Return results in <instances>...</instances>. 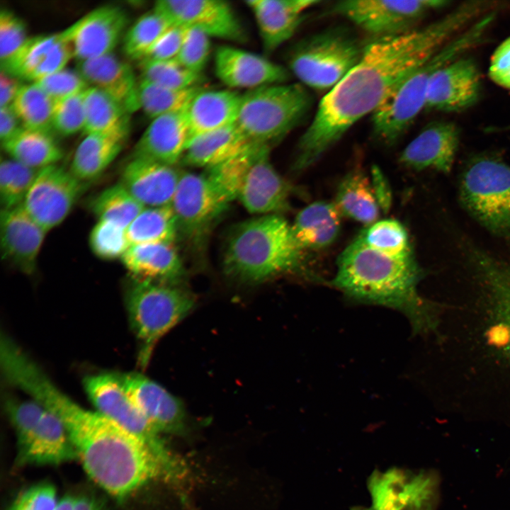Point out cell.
Masks as SVG:
<instances>
[{
    "mask_svg": "<svg viewBox=\"0 0 510 510\" xmlns=\"http://www.w3.org/2000/svg\"><path fill=\"white\" fill-rule=\"evenodd\" d=\"M480 6L468 1L407 33L372 40L360 62L321 100L298 141L295 171L317 162L361 118L373 113L403 77L475 22Z\"/></svg>",
    "mask_w": 510,
    "mask_h": 510,
    "instance_id": "obj_1",
    "label": "cell"
},
{
    "mask_svg": "<svg viewBox=\"0 0 510 510\" xmlns=\"http://www.w3.org/2000/svg\"><path fill=\"white\" fill-rule=\"evenodd\" d=\"M13 383L60 419L86 472L114 498L123 500L152 479L165 477L159 461L143 442L72 400L35 361L22 365Z\"/></svg>",
    "mask_w": 510,
    "mask_h": 510,
    "instance_id": "obj_2",
    "label": "cell"
},
{
    "mask_svg": "<svg viewBox=\"0 0 510 510\" xmlns=\"http://www.w3.org/2000/svg\"><path fill=\"white\" fill-rule=\"evenodd\" d=\"M424 271L414 255L388 256L356 238L339 255L332 285L356 302L403 313L415 332L435 329L436 306L419 292Z\"/></svg>",
    "mask_w": 510,
    "mask_h": 510,
    "instance_id": "obj_3",
    "label": "cell"
},
{
    "mask_svg": "<svg viewBox=\"0 0 510 510\" xmlns=\"http://www.w3.org/2000/svg\"><path fill=\"white\" fill-rule=\"evenodd\" d=\"M304 251L291 225L280 215H266L239 224L223 255L225 273L247 283H260L302 268Z\"/></svg>",
    "mask_w": 510,
    "mask_h": 510,
    "instance_id": "obj_4",
    "label": "cell"
},
{
    "mask_svg": "<svg viewBox=\"0 0 510 510\" xmlns=\"http://www.w3.org/2000/svg\"><path fill=\"white\" fill-rule=\"evenodd\" d=\"M496 17L494 12L485 14L397 82L372 113L373 135L377 142L391 146L404 135L425 108L434 73L480 45Z\"/></svg>",
    "mask_w": 510,
    "mask_h": 510,
    "instance_id": "obj_5",
    "label": "cell"
},
{
    "mask_svg": "<svg viewBox=\"0 0 510 510\" xmlns=\"http://www.w3.org/2000/svg\"><path fill=\"white\" fill-rule=\"evenodd\" d=\"M312 104L301 83L262 86L242 94L236 125L251 142L271 147L306 119Z\"/></svg>",
    "mask_w": 510,
    "mask_h": 510,
    "instance_id": "obj_6",
    "label": "cell"
},
{
    "mask_svg": "<svg viewBox=\"0 0 510 510\" xmlns=\"http://www.w3.org/2000/svg\"><path fill=\"white\" fill-rule=\"evenodd\" d=\"M458 198L482 227L510 242V164L492 154L472 157L460 174Z\"/></svg>",
    "mask_w": 510,
    "mask_h": 510,
    "instance_id": "obj_7",
    "label": "cell"
},
{
    "mask_svg": "<svg viewBox=\"0 0 510 510\" xmlns=\"http://www.w3.org/2000/svg\"><path fill=\"white\" fill-rule=\"evenodd\" d=\"M132 279L125 304L139 343L138 363L144 368L158 340L191 310L194 299L175 284Z\"/></svg>",
    "mask_w": 510,
    "mask_h": 510,
    "instance_id": "obj_8",
    "label": "cell"
},
{
    "mask_svg": "<svg viewBox=\"0 0 510 510\" xmlns=\"http://www.w3.org/2000/svg\"><path fill=\"white\" fill-rule=\"evenodd\" d=\"M366 46L345 27L327 28L295 46L289 69L302 85L328 92L360 62Z\"/></svg>",
    "mask_w": 510,
    "mask_h": 510,
    "instance_id": "obj_9",
    "label": "cell"
},
{
    "mask_svg": "<svg viewBox=\"0 0 510 510\" xmlns=\"http://www.w3.org/2000/svg\"><path fill=\"white\" fill-rule=\"evenodd\" d=\"M83 385L96 410L143 442L159 461L166 478L181 472L160 433L129 397L115 373L88 375Z\"/></svg>",
    "mask_w": 510,
    "mask_h": 510,
    "instance_id": "obj_10",
    "label": "cell"
},
{
    "mask_svg": "<svg viewBox=\"0 0 510 510\" xmlns=\"http://www.w3.org/2000/svg\"><path fill=\"white\" fill-rule=\"evenodd\" d=\"M446 0H343L332 5L329 13L349 20L373 40L395 37L414 29L431 11L445 8Z\"/></svg>",
    "mask_w": 510,
    "mask_h": 510,
    "instance_id": "obj_11",
    "label": "cell"
},
{
    "mask_svg": "<svg viewBox=\"0 0 510 510\" xmlns=\"http://www.w3.org/2000/svg\"><path fill=\"white\" fill-rule=\"evenodd\" d=\"M228 205L205 173L182 172L170 204L178 234L198 241Z\"/></svg>",
    "mask_w": 510,
    "mask_h": 510,
    "instance_id": "obj_12",
    "label": "cell"
},
{
    "mask_svg": "<svg viewBox=\"0 0 510 510\" xmlns=\"http://www.w3.org/2000/svg\"><path fill=\"white\" fill-rule=\"evenodd\" d=\"M83 190V181L57 164L39 170L22 206L47 232L68 216Z\"/></svg>",
    "mask_w": 510,
    "mask_h": 510,
    "instance_id": "obj_13",
    "label": "cell"
},
{
    "mask_svg": "<svg viewBox=\"0 0 510 510\" xmlns=\"http://www.w3.org/2000/svg\"><path fill=\"white\" fill-rule=\"evenodd\" d=\"M154 8L174 25L198 30L210 38L244 42L246 33L232 6L222 0H159Z\"/></svg>",
    "mask_w": 510,
    "mask_h": 510,
    "instance_id": "obj_14",
    "label": "cell"
},
{
    "mask_svg": "<svg viewBox=\"0 0 510 510\" xmlns=\"http://www.w3.org/2000/svg\"><path fill=\"white\" fill-rule=\"evenodd\" d=\"M481 74L476 61L463 55L447 63L433 75L425 108L446 113L464 111L479 101Z\"/></svg>",
    "mask_w": 510,
    "mask_h": 510,
    "instance_id": "obj_15",
    "label": "cell"
},
{
    "mask_svg": "<svg viewBox=\"0 0 510 510\" xmlns=\"http://www.w3.org/2000/svg\"><path fill=\"white\" fill-rule=\"evenodd\" d=\"M271 147L257 144L238 199L251 213L279 215L289 208L291 187L270 160Z\"/></svg>",
    "mask_w": 510,
    "mask_h": 510,
    "instance_id": "obj_16",
    "label": "cell"
},
{
    "mask_svg": "<svg viewBox=\"0 0 510 510\" xmlns=\"http://www.w3.org/2000/svg\"><path fill=\"white\" fill-rule=\"evenodd\" d=\"M128 23V16L115 5L99 6L66 28L74 56L84 61L113 53Z\"/></svg>",
    "mask_w": 510,
    "mask_h": 510,
    "instance_id": "obj_17",
    "label": "cell"
},
{
    "mask_svg": "<svg viewBox=\"0 0 510 510\" xmlns=\"http://www.w3.org/2000/svg\"><path fill=\"white\" fill-rule=\"evenodd\" d=\"M214 67L219 80L232 90L250 91L285 83L290 74L284 67L268 58L230 45L217 48Z\"/></svg>",
    "mask_w": 510,
    "mask_h": 510,
    "instance_id": "obj_18",
    "label": "cell"
},
{
    "mask_svg": "<svg viewBox=\"0 0 510 510\" xmlns=\"http://www.w3.org/2000/svg\"><path fill=\"white\" fill-rule=\"evenodd\" d=\"M74 56L67 30L28 38L20 50L1 64V71L35 82L65 68Z\"/></svg>",
    "mask_w": 510,
    "mask_h": 510,
    "instance_id": "obj_19",
    "label": "cell"
},
{
    "mask_svg": "<svg viewBox=\"0 0 510 510\" xmlns=\"http://www.w3.org/2000/svg\"><path fill=\"white\" fill-rule=\"evenodd\" d=\"M368 484L372 505L364 510H426L432 494L429 476L397 468L375 470Z\"/></svg>",
    "mask_w": 510,
    "mask_h": 510,
    "instance_id": "obj_20",
    "label": "cell"
},
{
    "mask_svg": "<svg viewBox=\"0 0 510 510\" xmlns=\"http://www.w3.org/2000/svg\"><path fill=\"white\" fill-rule=\"evenodd\" d=\"M460 142V130L453 122L434 121L426 125L403 149L400 162L405 167L447 174L453 169Z\"/></svg>",
    "mask_w": 510,
    "mask_h": 510,
    "instance_id": "obj_21",
    "label": "cell"
},
{
    "mask_svg": "<svg viewBox=\"0 0 510 510\" xmlns=\"http://www.w3.org/2000/svg\"><path fill=\"white\" fill-rule=\"evenodd\" d=\"M115 374L129 397L158 432L176 434L184 430L186 414L178 399L142 373Z\"/></svg>",
    "mask_w": 510,
    "mask_h": 510,
    "instance_id": "obj_22",
    "label": "cell"
},
{
    "mask_svg": "<svg viewBox=\"0 0 510 510\" xmlns=\"http://www.w3.org/2000/svg\"><path fill=\"white\" fill-rule=\"evenodd\" d=\"M47 233L22 205L1 210V257L21 272L31 274L35 271Z\"/></svg>",
    "mask_w": 510,
    "mask_h": 510,
    "instance_id": "obj_23",
    "label": "cell"
},
{
    "mask_svg": "<svg viewBox=\"0 0 510 510\" xmlns=\"http://www.w3.org/2000/svg\"><path fill=\"white\" fill-rule=\"evenodd\" d=\"M181 174L174 166L133 156L120 183L144 207L165 206L170 205Z\"/></svg>",
    "mask_w": 510,
    "mask_h": 510,
    "instance_id": "obj_24",
    "label": "cell"
},
{
    "mask_svg": "<svg viewBox=\"0 0 510 510\" xmlns=\"http://www.w3.org/2000/svg\"><path fill=\"white\" fill-rule=\"evenodd\" d=\"M320 0H247L255 18L263 47L272 52L295 34L305 13Z\"/></svg>",
    "mask_w": 510,
    "mask_h": 510,
    "instance_id": "obj_25",
    "label": "cell"
},
{
    "mask_svg": "<svg viewBox=\"0 0 510 510\" xmlns=\"http://www.w3.org/2000/svg\"><path fill=\"white\" fill-rule=\"evenodd\" d=\"M77 71L90 86L106 94L129 114L140 109L133 69L113 53L78 62Z\"/></svg>",
    "mask_w": 510,
    "mask_h": 510,
    "instance_id": "obj_26",
    "label": "cell"
},
{
    "mask_svg": "<svg viewBox=\"0 0 510 510\" xmlns=\"http://www.w3.org/2000/svg\"><path fill=\"white\" fill-rule=\"evenodd\" d=\"M77 459L60 419L45 409L23 446L18 449V465H57Z\"/></svg>",
    "mask_w": 510,
    "mask_h": 510,
    "instance_id": "obj_27",
    "label": "cell"
},
{
    "mask_svg": "<svg viewBox=\"0 0 510 510\" xmlns=\"http://www.w3.org/2000/svg\"><path fill=\"white\" fill-rule=\"evenodd\" d=\"M241 100L242 94L232 89L201 88L198 91L184 111L188 144L201 135L236 124Z\"/></svg>",
    "mask_w": 510,
    "mask_h": 510,
    "instance_id": "obj_28",
    "label": "cell"
},
{
    "mask_svg": "<svg viewBox=\"0 0 510 510\" xmlns=\"http://www.w3.org/2000/svg\"><path fill=\"white\" fill-rule=\"evenodd\" d=\"M188 141L183 112L152 119L137 142L133 156L174 166L183 157Z\"/></svg>",
    "mask_w": 510,
    "mask_h": 510,
    "instance_id": "obj_29",
    "label": "cell"
},
{
    "mask_svg": "<svg viewBox=\"0 0 510 510\" xmlns=\"http://www.w3.org/2000/svg\"><path fill=\"white\" fill-rule=\"evenodd\" d=\"M121 261L132 278L170 283L183 272L181 259L173 243L131 245Z\"/></svg>",
    "mask_w": 510,
    "mask_h": 510,
    "instance_id": "obj_30",
    "label": "cell"
},
{
    "mask_svg": "<svg viewBox=\"0 0 510 510\" xmlns=\"http://www.w3.org/2000/svg\"><path fill=\"white\" fill-rule=\"evenodd\" d=\"M252 144L234 124L191 140L181 162L188 166L207 169L240 154Z\"/></svg>",
    "mask_w": 510,
    "mask_h": 510,
    "instance_id": "obj_31",
    "label": "cell"
},
{
    "mask_svg": "<svg viewBox=\"0 0 510 510\" xmlns=\"http://www.w3.org/2000/svg\"><path fill=\"white\" fill-rule=\"evenodd\" d=\"M341 217L334 203L314 202L299 212L292 231L303 250L324 249L338 237Z\"/></svg>",
    "mask_w": 510,
    "mask_h": 510,
    "instance_id": "obj_32",
    "label": "cell"
},
{
    "mask_svg": "<svg viewBox=\"0 0 510 510\" xmlns=\"http://www.w3.org/2000/svg\"><path fill=\"white\" fill-rule=\"evenodd\" d=\"M1 144L10 158L35 169L57 164L63 157L61 147L50 132L21 127Z\"/></svg>",
    "mask_w": 510,
    "mask_h": 510,
    "instance_id": "obj_33",
    "label": "cell"
},
{
    "mask_svg": "<svg viewBox=\"0 0 510 510\" xmlns=\"http://www.w3.org/2000/svg\"><path fill=\"white\" fill-rule=\"evenodd\" d=\"M129 115L118 102L101 90L90 86L86 91V135H105L125 140L129 132Z\"/></svg>",
    "mask_w": 510,
    "mask_h": 510,
    "instance_id": "obj_34",
    "label": "cell"
},
{
    "mask_svg": "<svg viewBox=\"0 0 510 510\" xmlns=\"http://www.w3.org/2000/svg\"><path fill=\"white\" fill-rule=\"evenodd\" d=\"M334 204L341 215L368 226L378 221L380 210L373 186L358 171L350 172L342 179Z\"/></svg>",
    "mask_w": 510,
    "mask_h": 510,
    "instance_id": "obj_35",
    "label": "cell"
},
{
    "mask_svg": "<svg viewBox=\"0 0 510 510\" xmlns=\"http://www.w3.org/2000/svg\"><path fill=\"white\" fill-rule=\"evenodd\" d=\"M125 141L105 135H86L75 151L70 171L83 182L96 178L118 157Z\"/></svg>",
    "mask_w": 510,
    "mask_h": 510,
    "instance_id": "obj_36",
    "label": "cell"
},
{
    "mask_svg": "<svg viewBox=\"0 0 510 510\" xmlns=\"http://www.w3.org/2000/svg\"><path fill=\"white\" fill-rule=\"evenodd\" d=\"M178 235L171 205L146 207L126 229L130 245L174 243Z\"/></svg>",
    "mask_w": 510,
    "mask_h": 510,
    "instance_id": "obj_37",
    "label": "cell"
},
{
    "mask_svg": "<svg viewBox=\"0 0 510 510\" xmlns=\"http://www.w3.org/2000/svg\"><path fill=\"white\" fill-rule=\"evenodd\" d=\"M89 205L98 220L112 222L125 230L146 208L120 183L103 190L91 200Z\"/></svg>",
    "mask_w": 510,
    "mask_h": 510,
    "instance_id": "obj_38",
    "label": "cell"
},
{
    "mask_svg": "<svg viewBox=\"0 0 510 510\" xmlns=\"http://www.w3.org/2000/svg\"><path fill=\"white\" fill-rule=\"evenodd\" d=\"M138 97L140 109L154 119L157 117L183 112L195 94L202 87L174 89L159 86L147 80L138 81Z\"/></svg>",
    "mask_w": 510,
    "mask_h": 510,
    "instance_id": "obj_39",
    "label": "cell"
},
{
    "mask_svg": "<svg viewBox=\"0 0 510 510\" xmlns=\"http://www.w3.org/2000/svg\"><path fill=\"white\" fill-rule=\"evenodd\" d=\"M54 101L35 83L23 84L11 105L23 128L50 132Z\"/></svg>",
    "mask_w": 510,
    "mask_h": 510,
    "instance_id": "obj_40",
    "label": "cell"
},
{
    "mask_svg": "<svg viewBox=\"0 0 510 510\" xmlns=\"http://www.w3.org/2000/svg\"><path fill=\"white\" fill-rule=\"evenodd\" d=\"M356 238L368 247L388 256L404 257L414 254L406 228L395 220L376 221Z\"/></svg>",
    "mask_w": 510,
    "mask_h": 510,
    "instance_id": "obj_41",
    "label": "cell"
},
{
    "mask_svg": "<svg viewBox=\"0 0 510 510\" xmlns=\"http://www.w3.org/2000/svg\"><path fill=\"white\" fill-rule=\"evenodd\" d=\"M172 25L163 13L153 8L140 16L126 32L123 40L125 55L140 62Z\"/></svg>",
    "mask_w": 510,
    "mask_h": 510,
    "instance_id": "obj_42",
    "label": "cell"
},
{
    "mask_svg": "<svg viewBox=\"0 0 510 510\" xmlns=\"http://www.w3.org/2000/svg\"><path fill=\"white\" fill-rule=\"evenodd\" d=\"M256 145L257 144H252L240 154L206 169L205 175L228 204L238 199Z\"/></svg>",
    "mask_w": 510,
    "mask_h": 510,
    "instance_id": "obj_43",
    "label": "cell"
},
{
    "mask_svg": "<svg viewBox=\"0 0 510 510\" xmlns=\"http://www.w3.org/2000/svg\"><path fill=\"white\" fill-rule=\"evenodd\" d=\"M40 169L27 166L11 158L0 164V200L1 210L22 205Z\"/></svg>",
    "mask_w": 510,
    "mask_h": 510,
    "instance_id": "obj_44",
    "label": "cell"
},
{
    "mask_svg": "<svg viewBox=\"0 0 510 510\" xmlns=\"http://www.w3.org/2000/svg\"><path fill=\"white\" fill-rule=\"evenodd\" d=\"M141 79L159 86L183 89L200 86L202 74L187 69L175 59L140 62Z\"/></svg>",
    "mask_w": 510,
    "mask_h": 510,
    "instance_id": "obj_45",
    "label": "cell"
},
{
    "mask_svg": "<svg viewBox=\"0 0 510 510\" xmlns=\"http://www.w3.org/2000/svg\"><path fill=\"white\" fill-rule=\"evenodd\" d=\"M89 246L99 259H120L130 247L126 230L108 221L98 220L91 230Z\"/></svg>",
    "mask_w": 510,
    "mask_h": 510,
    "instance_id": "obj_46",
    "label": "cell"
},
{
    "mask_svg": "<svg viewBox=\"0 0 510 510\" xmlns=\"http://www.w3.org/2000/svg\"><path fill=\"white\" fill-rule=\"evenodd\" d=\"M86 91L55 102L52 129L63 136H70L81 130L84 131Z\"/></svg>",
    "mask_w": 510,
    "mask_h": 510,
    "instance_id": "obj_47",
    "label": "cell"
},
{
    "mask_svg": "<svg viewBox=\"0 0 510 510\" xmlns=\"http://www.w3.org/2000/svg\"><path fill=\"white\" fill-rule=\"evenodd\" d=\"M210 39L198 30L187 28L182 45L175 60L191 72L202 74L210 54Z\"/></svg>",
    "mask_w": 510,
    "mask_h": 510,
    "instance_id": "obj_48",
    "label": "cell"
},
{
    "mask_svg": "<svg viewBox=\"0 0 510 510\" xmlns=\"http://www.w3.org/2000/svg\"><path fill=\"white\" fill-rule=\"evenodd\" d=\"M54 102L82 93L90 87L77 72L64 68L35 81Z\"/></svg>",
    "mask_w": 510,
    "mask_h": 510,
    "instance_id": "obj_49",
    "label": "cell"
},
{
    "mask_svg": "<svg viewBox=\"0 0 510 510\" xmlns=\"http://www.w3.org/2000/svg\"><path fill=\"white\" fill-rule=\"evenodd\" d=\"M28 38L21 18L12 11L4 8L0 11V60L1 64L10 60L23 45Z\"/></svg>",
    "mask_w": 510,
    "mask_h": 510,
    "instance_id": "obj_50",
    "label": "cell"
},
{
    "mask_svg": "<svg viewBox=\"0 0 510 510\" xmlns=\"http://www.w3.org/2000/svg\"><path fill=\"white\" fill-rule=\"evenodd\" d=\"M59 500L55 486L41 482L21 493L8 510H55Z\"/></svg>",
    "mask_w": 510,
    "mask_h": 510,
    "instance_id": "obj_51",
    "label": "cell"
},
{
    "mask_svg": "<svg viewBox=\"0 0 510 510\" xmlns=\"http://www.w3.org/2000/svg\"><path fill=\"white\" fill-rule=\"evenodd\" d=\"M187 28L172 25L140 61L166 60L176 57L184 40Z\"/></svg>",
    "mask_w": 510,
    "mask_h": 510,
    "instance_id": "obj_52",
    "label": "cell"
},
{
    "mask_svg": "<svg viewBox=\"0 0 510 510\" xmlns=\"http://www.w3.org/2000/svg\"><path fill=\"white\" fill-rule=\"evenodd\" d=\"M488 74L494 84L510 90V36L494 50L491 57Z\"/></svg>",
    "mask_w": 510,
    "mask_h": 510,
    "instance_id": "obj_53",
    "label": "cell"
},
{
    "mask_svg": "<svg viewBox=\"0 0 510 510\" xmlns=\"http://www.w3.org/2000/svg\"><path fill=\"white\" fill-rule=\"evenodd\" d=\"M55 510H106L101 500L86 494H69L59 500Z\"/></svg>",
    "mask_w": 510,
    "mask_h": 510,
    "instance_id": "obj_54",
    "label": "cell"
},
{
    "mask_svg": "<svg viewBox=\"0 0 510 510\" xmlns=\"http://www.w3.org/2000/svg\"><path fill=\"white\" fill-rule=\"evenodd\" d=\"M11 106L0 107V138L1 143L13 137L22 127Z\"/></svg>",
    "mask_w": 510,
    "mask_h": 510,
    "instance_id": "obj_55",
    "label": "cell"
},
{
    "mask_svg": "<svg viewBox=\"0 0 510 510\" xmlns=\"http://www.w3.org/2000/svg\"><path fill=\"white\" fill-rule=\"evenodd\" d=\"M21 86L19 79L1 71L0 107L11 106Z\"/></svg>",
    "mask_w": 510,
    "mask_h": 510,
    "instance_id": "obj_56",
    "label": "cell"
},
{
    "mask_svg": "<svg viewBox=\"0 0 510 510\" xmlns=\"http://www.w3.org/2000/svg\"><path fill=\"white\" fill-rule=\"evenodd\" d=\"M373 188L380 209L388 210L390 205V192L387 182L380 170H373Z\"/></svg>",
    "mask_w": 510,
    "mask_h": 510,
    "instance_id": "obj_57",
    "label": "cell"
},
{
    "mask_svg": "<svg viewBox=\"0 0 510 510\" xmlns=\"http://www.w3.org/2000/svg\"><path fill=\"white\" fill-rule=\"evenodd\" d=\"M507 320H508V325H509V331H510V303L509 305Z\"/></svg>",
    "mask_w": 510,
    "mask_h": 510,
    "instance_id": "obj_58",
    "label": "cell"
}]
</instances>
